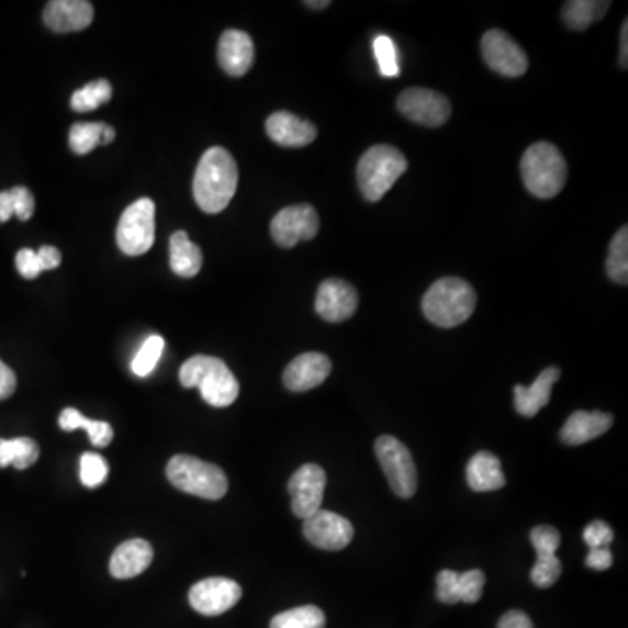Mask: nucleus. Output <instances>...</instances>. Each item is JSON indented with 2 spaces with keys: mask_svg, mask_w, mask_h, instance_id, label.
I'll return each instance as SVG.
<instances>
[{
  "mask_svg": "<svg viewBox=\"0 0 628 628\" xmlns=\"http://www.w3.org/2000/svg\"><path fill=\"white\" fill-rule=\"evenodd\" d=\"M607 277L612 278L615 283H628V227L624 225L618 233L615 234L612 245H609V255L606 260Z\"/></svg>",
  "mask_w": 628,
  "mask_h": 628,
  "instance_id": "29",
  "label": "nucleus"
},
{
  "mask_svg": "<svg viewBox=\"0 0 628 628\" xmlns=\"http://www.w3.org/2000/svg\"><path fill=\"white\" fill-rule=\"evenodd\" d=\"M242 586L229 577H206L189 592L192 609L204 616H218L233 609L242 598Z\"/></svg>",
  "mask_w": 628,
  "mask_h": 628,
  "instance_id": "12",
  "label": "nucleus"
},
{
  "mask_svg": "<svg viewBox=\"0 0 628 628\" xmlns=\"http://www.w3.org/2000/svg\"><path fill=\"white\" fill-rule=\"evenodd\" d=\"M16 390V375L0 360V400L9 399Z\"/></svg>",
  "mask_w": 628,
  "mask_h": 628,
  "instance_id": "44",
  "label": "nucleus"
},
{
  "mask_svg": "<svg viewBox=\"0 0 628 628\" xmlns=\"http://www.w3.org/2000/svg\"><path fill=\"white\" fill-rule=\"evenodd\" d=\"M468 485L475 493H489L505 487L506 476L502 470V461L487 450L476 452L467 467Z\"/></svg>",
  "mask_w": 628,
  "mask_h": 628,
  "instance_id": "23",
  "label": "nucleus"
},
{
  "mask_svg": "<svg viewBox=\"0 0 628 628\" xmlns=\"http://www.w3.org/2000/svg\"><path fill=\"white\" fill-rule=\"evenodd\" d=\"M238 189V165L224 147H212L201 157L194 175V200L204 213L215 215L229 206Z\"/></svg>",
  "mask_w": 628,
  "mask_h": 628,
  "instance_id": "1",
  "label": "nucleus"
},
{
  "mask_svg": "<svg viewBox=\"0 0 628 628\" xmlns=\"http://www.w3.org/2000/svg\"><path fill=\"white\" fill-rule=\"evenodd\" d=\"M35 254H37L38 263H41L43 271H52V269L58 268L61 263L60 250H56L55 247H49V245L38 248Z\"/></svg>",
  "mask_w": 628,
  "mask_h": 628,
  "instance_id": "43",
  "label": "nucleus"
},
{
  "mask_svg": "<svg viewBox=\"0 0 628 628\" xmlns=\"http://www.w3.org/2000/svg\"><path fill=\"white\" fill-rule=\"evenodd\" d=\"M112 98L111 82L105 79H98V81L86 85L81 90H77L72 94L70 105L76 112H91L97 111L98 106L109 102Z\"/></svg>",
  "mask_w": 628,
  "mask_h": 628,
  "instance_id": "30",
  "label": "nucleus"
},
{
  "mask_svg": "<svg viewBox=\"0 0 628 628\" xmlns=\"http://www.w3.org/2000/svg\"><path fill=\"white\" fill-rule=\"evenodd\" d=\"M316 313L330 323L346 322L358 310V292L348 281L332 278L319 284L314 302Z\"/></svg>",
  "mask_w": 628,
  "mask_h": 628,
  "instance_id": "15",
  "label": "nucleus"
},
{
  "mask_svg": "<svg viewBox=\"0 0 628 628\" xmlns=\"http://www.w3.org/2000/svg\"><path fill=\"white\" fill-rule=\"evenodd\" d=\"M58 425L65 431H74V429H85L90 435L91 444L94 447H106L114 438L112 426L105 420H93L82 416L81 412L76 408H65L58 417Z\"/></svg>",
  "mask_w": 628,
  "mask_h": 628,
  "instance_id": "26",
  "label": "nucleus"
},
{
  "mask_svg": "<svg viewBox=\"0 0 628 628\" xmlns=\"http://www.w3.org/2000/svg\"><path fill=\"white\" fill-rule=\"evenodd\" d=\"M332 372V361L322 352H304L293 358L284 369V386L295 393L314 390L327 381Z\"/></svg>",
  "mask_w": 628,
  "mask_h": 628,
  "instance_id": "16",
  "label": "nucleus"
},
{
  "mask_svg": "<svg viewBox=\"0 0 628 628\" xmlns=\"http://www.w3.org/2000/svg\"><path fill=\"white\" fill-rule=\"evenodd\" d=\"M613 538L615 535H613L612 527L603 520H594L583 531V541L591 547V550L592 548H609Z\"/></svg>",
  "mask_w": 628,
  "mask_h": 628,
  "instance_id": "39",
  "label": "nucleus"
},
{
  "mask_svg": "<svg viewBox=\"0 0 628 628\" xmlns=\"http://www.w3.org/2000/svg\"><path fill=\"white\" fill-rule=\"evenodd\" d=\"M327 487V475L318 464H304L293 473L289 482L292 509L295 517L306 520L322 509L323 494Z\"/></svg>",
  "mask_w": 628,
  "mask_h": 628,
  "instance_id": "13",
  "label": "nucleus"
},
{
  "mask_svg": "<svg viewBox=\"0 0 628 628\" xmlns=\"http://www.w3.org/2000/svg\"><path fill=\"white\" fill-rule=\"evenodd\" d=\"M620 65H621V68L628 67V23H627V20H625L624 25H621Z\"/></svg>",
  "mask_w": 628,
  "mask_h": 628,
  "instance_id": "47",
  "label": "nucleus"
},
{
  "mask_svg": "<svg viewBox=\"0 0 628 628\" xmlns=\"http://www.w3.org/2000/svg\"><path fill=\"white\" fill-rule=\"evenodd\" d=\"M319 229V218L311 204H293L277 213L271 222V236L281 248H293L310 242Z\"/></svg>",
  "mask_w": 628,
  "mask_h": 628,
  "instance_id": "9",
  "label": "nucleus"
},
{
  "mask_svg": "<svg viewBox=\"0 0 628 628\" xmlns=\"http://www.w3.org/2000/svg\"><path fill=\"white\" fill-rule=\"evenodd\" d=\"M16 268L25 280H35L43 272L37 254L32 248H22L16 254Z\"/></svg>",
  "mask_w": 628,
  "mask_h": 628,
  "instance_id": "41",
  "label": "nucleus"
},
{
  "mask_svg": "<svg viewBox=\"0 0 628 628\" xmlns=\"http://www.w3.org/2000/svg\"><path fill=\"white\" fill-rule=\"evenodd\" d=\"M170 268L182 278H194L203 268V251L189 239L186 231H177L171 236Z\"/></svg>",
  "mask_w": 628,
  "mask_h": 628,
  "instance_id": "24",
  "label": "nucleus"
},
{
  "mask_svg": "<svg viewBox=\"0 0 628 628\" xmlns=\"http://www.w3.org/2000/svg\"><path fill=\"white\" fill-rule=\"evenodd\" d=\"M374 55L382 76H400L399 52H396V44L393 38L388 37V35H378L374 38Z\"/></svg>",
  "mask_w": 628,
  "mask_h": 628,
  "instance_id": "33",
  "label": "nucleus"
},
{
  "mask_svg": "<svg viewBox=\"0 0 628 628\" xmlns=\"http://www.w3.org/2000/svg\"><path fill=\"white\" fill-rule=\"evenodd\" d=\"M94 11L86 0H52L44 8V23L58 34L85 31L93 22Z\"/></svg>",
  "mask_w": 628,
  "mask_h": 628,
  "instance_id": "17",
  "label": "nucleus"
},
{
  "mask_svg": "<svg viewBox=\"0 0 628 628\" xmlns=\"http://www.w3.org/2000/svg\"><path fill=\"white\" fill-rule=\"evenodd\" d=\"M561 379L559 367H548L536 378L531 386H515V408L520 416L535 417L541 408L547 407L552 399L553 384Z\"/></svg>",
  "mask_w": 628,
  "mask_h": 628,
  "instance_id": "21",
  "label": "nucleus"
},
{
  "mask_svg": "<svg viewBox=\"0 0 628 628\" xmlns=\"http://www.w3.org/2000/svg\"><path fill=\"white\" fill-rule=\"evenodd\" d=\"M183 388H198L206 404L229 407L239 395V382L221 358L195 355L180 369Z\"/></svg>",
  "mask_w": 628,
  "mask_h": 628,
  "instance_id": "2",
  "label": "nucleus"
},
{
  "mask_svg": "<svg viewBox=\"0 0 628 628\" xmlns=\"http://www.w3.org/2000/svg\"><path fill=\"white\" fill-rule=\"evenodd\" d=\"M109 475V464L102 456L86 452L81 458V482L88 489L98 487Z\"/></svg>",
  "mask_w": 628,
  "mask_h": 628,
  "instance_id": "36",
  "label": "nucleus"
},
{
  "mask_svg": "<svg viewBox=\"0 0 628 628\" xmlns=\"http://www.w3.org/2000/svg\"><path fill=\"white\" fill-rule=\"evenodd\" d=\"M325 625L327 618L318 606H301L274 616L269 628H325Z\"/></svg>",
  "mask_w": 628,
  "mask_h": 628,
  "instance_id": "28",
  "label": "nucleus"
},
{
  "mask_svg": "<svg viewBox=\"0 0 628 628\" xmlns=\"http://www.w3.org/2000/svg\"><path fill=\"white\" fill-rule=\"evenodd\" d=\"M156 236V206L150 198H142L124 210L117 225V245L127 257H138L153 248Z\"/></svg>",
  "mask_w": 628,
  "mask_h": 628,
  "instance_id": "7",
  "label": "nucleus"
},
{
  "mask_svg": "<svg viewBox=\"0 0 628 628\" xmlns=\"http://www.w3.org/2000/svg\"><path fill=\"white\" fill-rule=\"evenodd\" d=\"M458 574L444 569L437 576V598L444 604H458Z\"/></svg>",
  "mask_w": 628,
  "mask_h": 628,
  "instance_id": "38",
  "label": "nucleus"
},
{
  "mask_svg": "<svg viewBox=\"0 0 628 628\" xmlns=\"http://www.w3.org/2000/svg\"><path fill=\"white\" fill-rule=\"evenodd\" d=\"M41 449L37 441L32 438H0V468L14 467L16 470H26L38 459Z\"/></svg>",
  "mask_w": 628,
  "mask_h": 628,
  "instance_id": "27",
  "label": "nucleus"
},
{
  "mask_svg": "<svg viewBox=\"0 0 628 628\" xmlns=\"http://www.w3.org/2000/svg\"><path fill=\"white\" fill-rule=\"evenodd\" d=\"M11 198H13L14 215L20 221H29L35 212L34 194L26 188L11 189Z\"/></svg>",
  "mask_w": 628,
  "mask_h": 628,
  "instance_id": "40",
  "label": "nucleus"
},
{
  "mask_svg": "<svg viewBox=\"0 0 628 628\" xmlns=\"http://www.w3.org/2000/svg\"><path fill=\"white\" fill-rule=\"evenodd\" d=\"M531 543L536 556H556L561 547V532L552 526H538L531 531Z\"/></svg>",
  "mask_w": 628,
  "mask_h": 628,
  "instance_id": "37",
  "label": "nucleus"
},
{
  "mask_svg": "<svg viewBox=\"0 0 628 628\" xmlns=\"http://www.w3.org/2000/svg\"><path fill=\"white\" fill-rule=\"evenodd\" d=\"M399 111L412 123L438 127L449 121L450 102L438 91L426 88H408L396 100Z\"/></svg>",
  "mask_w": 628,
  "mask_h": 628,
  "instance_id": "10",
  "label": "nucleus"
},
{
  "mask_svg": "<svg viewBox=\"0 0 628 628\" xmlns=\"http://www.w3.org/2000/svg\"><path fill=\"white\" fill-rule=\"evenodd\" d=\"M497 628H532V621L526 613L508 612L502 616Z\"/></svg>",
  "mask_w": 628,
  "mask_h": 628,
  "instance_id": "45",
  "label": "nucleus"
},
{
  "mask_svg": "<svg viewBox=\"0 0 628 628\" xmlns=\"http://www.w3.org/2000/svg\"><path fill=\"white\" fill-rule=\"evenodd\" d=\"M485 574L480 569H470L467 573L458 574L459 603H479L484 592Z\"/></svg>",
  "mask_w": 628,
  "mask_h": 628,
  "instance_id": "35",
  "label": "nucleus"
},
{
  "mask_svg": "<svg viewBox=\"0 0 628 628\" xmlns=\"http://www.w3.org/2000/svg\"><path fill=\"white\" fill-rule=\"evenodd\" d=\"M255 60V46L250 35L242 31H225L218 41V64L225 74L242 77Z\"/></svg>",
  "mask_w": 628,
  "mask_h": 628,
  "instance_id": "19",
  "label": "nucleus"
},
{
  "mask_svg": "<svg viewBox=\"0 0 628 628\" xmlns=\"http://www.w3.org/2000/svg\"><path fill=\"white\" fill-rule=\"evenodd\" d=\"M162 349H165V339L161 336H150L149 339L145 340L141 351L136 352V357L133 358V374L138 375V378H147L156 369Z\"/></svg>",
  "mask_w": 628,
  "mask_h": 628,
  "instance_id": "32",
  "label": "nucleus"
},
{
  "mask_svg": "<svg viewBox=\"0 0 628 628\" xmlns=\"http://www.w3.org/2000/svg\"><path fill=\"white\" fill-rule=\"evenodd\" d=\"M154 559V550L145 539H127L115 548L111 557V574L117 580H130L138 576L149 568Z\"/></svg>",
  "mask_w": 628,
  "mask_h": 628,
  "instance_id": "20",
  "label": "nucleus"
},
{
  "mask_svg": "<svg viewBox=\"0 0 628 628\" xmlns=\"http://www.w3.org/2000/svg\"><path fill=\"white\" fill-rule=\"evenodd\" d=\"M14 215L13 198L11 192H0V222H8Z\"/></svg>",
  "mask_w": 628,
  "mask_h": 628,
  "instance_id": "46",
  "label": "nucleus"
},
{
  "mask_svg": "<svg viewBox=\"0 0 628 628\" xmlns=\"http://www.w3.org/2000/svg\"><path fill=\"white\" fill-rule=\"evenodd\" d=\"M106 124L103 123H77L70 127L68 144L74 154L85 156L91 153L97 145H103V132Z\"/></svg>",
  "mask_w": 628,
  "mask_h": 628,
  "instance_id": "31",
  "label": "nucleus"
},
{
  "mask_svg": "<svg viewBox=\"0 0 628 628\" xmlns=\"http://www.w3.org/2000/svg\"><path fill=\"white\" fill-rule=\"evenodd\" d=\"M266 132L274 144L290 149H301L313 144L318 136V130L314 124L301 120L298 115L287 111L274 112L266 121Z\"/></svg>",
  "mask_w": 628,
  "mask_h": 628,
  "instance_id": "18",
  "label": "nucleus"
},
{
  "mask_svg": "<svg viewBox=\"0 0 628 628\" xmlns=\"http://www.w3.org/2000/svg\"><path fill=\"white\" fill-rule=\"evenodd\" d=\"M586 568L594 571H607L613 564V553L609 548H592L585 559Z\"/></svg>",
  "mask_w": 628,
  "mask_h": 628,
  "instance_id": "42",
  "label": "nucleus"
},
{
  "mask_svg": "<svg viewBox=\"0 0 628 628\" xmlns=\"http://www.w3.org/2000/svg\"><path fill=\"white\" fill-rule=\"evenodd\" d=\"M166 476L182 493L212 502L224 497L229 489L227 476L217 464L206 463L194 456H173L166 467Z\"/></svg>",
  "mask_w": 628,
  "mask_h": 628,
  "instance_id": "6",
  "label": "nucleus"
},
{
  "mask_svg": "<svg viewBox=\"0 0 628 628\" xmlns=\"http://www.w3.org/2000/svg\"><path fill=\"white\" fill-rule=\"evenodd\" d=\"M375 456L384 475L390 480L393 493L404 500L414 496L417 491V470L411 450L399 438L384 435L375 441Z\"/></svg>",
  "mask_w": 628,
  "mask_h": 628,
  "instance_id": "8",
  "label": "nucleus"
},
{
  "mask_svg": "<svg viewBox=\"0 0 628 628\" xmlns=\"http://www.w3.org/2000/svg\"><path fill=\"white\" fill-rule=\"evenodd\" d=\"M612 2L604 0H569L562 8L565 25L573 31H586L592 23L603 20Z\"/></svg>",
  "mask_w": 628,
  "mask_h": 628,
  "instance_id": "25",
  "label": "nucleus"
},
{
  "mask_svg": "<svg viewBox=\"0 0 628 628\" xmlns=\"http://www.w3.org/2000/svg\"><path fill=\"white\" fill-rule=\"evenodd\" d=\"M407 157L393 145H374L370 147L357 168V180L361 194L370 203H378L396 180L407 171Z\"/></svg>",
  "mask_w": 628,
  "mask_h": 628,
  "instance_id": "5",
  "label": "nucleus"
},
{
  "mask_svg": "<svg viewBox=\"0 0 628 628\" xmlns=\"http://www.w3.org/2000/svg\"><path fill=\"white\" fill-rule=\"evenodd\" d=\"M476 306V293L461 278H441L423 298V313L440 328H455L470 318Z\"/></svg>",
  "mask_w": 628,
  "mask_h": 628,
  "instance_id": "3",
  "label": "nucleus"
},
{
  "mask_svg": "<svg viewBox=\"0 0 628 628\" xmlns=\"http://www.w3.org/2000/svg\"><path fill=\"white\" fill-rule=\"evenodd\" d=\"M562 574V562L557 556H539L531 571V580L538 588H550Z\"/></svg>",
  "mask_w": 628,
  "mask_h": 628,
  "instance_id": "34",
  "label": "nucleus"
},
{
  "mask_svg": "<svg viewBox=\"0 0 628 628\" xmlns=\"http://www.w3.org/2000/svg\"><path fill=\"white\" fill-rule=\"evenodd\" d=\"M520 173L527 191L539 200H552L564 189L568 165L556 145L538 142L524 153Z\"/></svg>",
  "mask_w": 628,
  "mask_h": 628,
  "instance_id": "4",
  "label": "nucleus"
},
{
  "mask_svg": "<svg viewBox=\"0 0 628 628\" xmlns=\"http://www.w3.org/2000/svg\"><path fill=\"white\" fill-rule=\"evenodd\" d=\"M480 47H482L485 64L500 76L520 77L529 68V60L523 47L518 46L506 32L497 31V29L485 32Z\"/></svg>",
  "mask_w": 628,
  "mask_h": 628,
  "instance_id": "11",
  "label": "nucleus"
},
{
  "mask_svg": "<svg viewBox=\"0 0 628 628\" xmlns=\"http://www.w3.org/2000/svg\"><path fill=\"white\" fill-rule=\"evenodd\" d=\"M304 4H306L307 8L325 9L330 5V0H322V2H314V0H311V2H304Z\"/></svg>",
  "mask_w": 628,
  "mask_h": 628,
  "instance_id": "48",
  "label": "nucleus"
},
{
  "mask_svg": "<svg viewBox=\"0 0 628 628\" xmlns=\"http://www.w3.org/2000/svg\"><path fill=\"white\" fill-rule=\"evenodd\" d=\"M304 536L316 548L327 552H339L351 543L355 529L343 515L328 509H319L304 520Z\"/></svg>",
  "mask_w": 628,
  "mask_h": 628,
  "instance_id": "14",
  "label": "nucleus"
},
{
  "mask_svg": "<svg viewBox=\"0 0 628 628\" xmlns=\"http://www.w3.org/2000/svg\"><path fill=\"white\" fill-rule=\"evenodd\" d=\"M613 426V416L607 412L576 411L565 420L561 431V438L568 446H583L586 441L594 440L601 435L607 434Z\"/></svg>",
  "mask_w": 628,
  "mask_h": 628,
  "instance_id": "22",
  "label": "nucleus"
}]
</instances>
